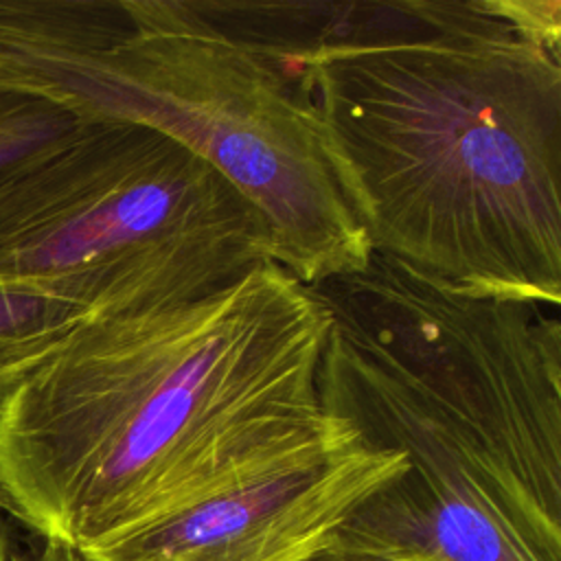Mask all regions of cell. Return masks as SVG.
I'll return each mask as SVG.
<instances>
[{
  "label": "cell",
  "mask_w": 561,
  "mask_h": 561,
  "mask_svg": "<svg viewBox=\"0 0 561 561\" xmlns=\"http://www.w3.org/2000/svg\"><path fill=\"white\" fill-rule=\"evenodd\" d=\"M24 526L0 511V561H83L75 550L50 543L37 537L31 543L24 537Z\"/></svg>",
  "instance_id": "cell-10"
},
{
  "label": "cell",
  "mask_w": 561,
  "mask_h": 561,
  "mask_svg": "<svg viewBox=\"0 0 561 561\" xmlns=\"http://www.w3.org/2000/svg\"><path fill=\"white\" fill-rule=\"evenodd\" d=\"M77 123L46 101L0 90V178L53 147Z\"/></svg>",
  "instance_id": "cell-8"
},
{
  "label": "cell",
  "mask_w": 561,
  "mask_h": 561,
  "mask_svg": "<svg viewBox=\"0 0 561 561\" xmlns=\"http://www.w3.org/2000/svg\"><path fill=\"white\" fill-rule=\"evenodd\" d=\"M0 90L182 142L250 202L272 259L309 287L373 254L307 94L199 0H0Z\"/></svg>",
  "instance_id": "cell-4"
},
{
  "label": "cell",
  "mask_w": 561,
  "mask_h": 561,
  "mask_svg": "<svg viewBox=\"0 0 561 561\" xmlns=\"http://www.w3.org/2000/svg\"><path fill=\"white\" fill-rule=\"evenodd\" d=\"M302 561H412V559L408 554L388 552L379 546L359 541L337 530V535L327 546L305 557Z\"/></svg>",
  "instance_id": "cell-11"
},
{
  "label": "cell",
  "mask_w": 561,
  "mask_h": 561,
  "mask_svg": "<svg viewBox=\"0 0 561 561\" xmlns=\"http://www.w3.org/2000/svg\"><path fill=\"white\" fill-rule=\"evenodd\" d=\"M329 313L276 261L171 309L90 316L0 381V476L22 526L83 552L335 434Z\"/></svg>",
  "instance_id": "cell-2"
},
{
  "label": "cell",
  "mask_w": 561,
  "mask_h": 561,
  "mask_svg": "<svg viewBox=\"0 0 561 561\" xmlns=\"http://www.w3.org/2000/svg\"><path fill=\"white\" fill-rule=\"evenodd\" d=\"M307 94L373 252L561 305V61L484 0H202Z\"/></svg>",
  "instance_id": "cell-1"
},
{
  "label": "cell",
  "mask_w": 561,
  "mask_h": 561,
  "mask_svg": "<svg viewBox=\"0 0 561 561\" xmlns=\"http://www.w3.org/2000/svg\"><path fill=\"white\" fill-rule=\"evenodd\" d=\"M346 421L329 438L250 467L188 504L77 552L83 561H302L405 469Z\"/></svg>",
  "instance_id": "cell-6"
},
{
  "label": "cell",
  "mask_w": 561,
  "mask_h": 561,
  "mask_svg": "<svg viewBox=\"0 0 561 561\" xmlns=\"http://www.w3.org/2000/svg\"><path fill=\"white\" fill-rule=\"evenodd\" d=\"M412 561H432V559H425V557H419V554H408Z\"/></svg>",
  "instance_id": "cell-13"
},
{
  "label": "cell",
  "mask_w": 561,
  "mask_h": 561,
  "mask_svg": "<svg viewBox=\"0 0 561 561\" xmlns=\"http://www.w3.org/2000/svg\"><path fill=\"white\" fill-rule=\"evenodd\" d=\"M0 511H2V513H7L9 517H13L18 524H22V519H20V511H18V506H15L13 497L9 495V491H7L4 482H2V476H0Z\"/></svg>",
  "instance_id": "cell-12"
},
{
  "label": "cell",
  "mask_w": 561,
  "mask_h": 561,
  "mask_svg": "<svg viewBox=\"0 0 561 561\" xmlns=\"http://www.w3.org/2000/svg\"><path fill=\"white\" fill-rule=\"evenodd\" d=\"M311 289L329 313L324 410L408 462L340 530L432 561H561L559 309L379 252Z\"/></svg>",
  "instance_id": "cell-3"
},
{
  "label": "cell",
  "mask_w": 561,
  "mask_h": 561,
  "mask_svg": "<svg viewBox=\"0 0 561 561\" xmlns=\"http://www.w3.org/2000/svg\"><path fill=\"white\" fill-rule=\"evenodd\" d=\"M92 313L79 305L0 287V381L31 364Z\"/></svg>",
  "instance_id": "cell-7"
},
{
  "label": "cell",
  "mask_w": 561,
  "mask_h": 561,
  "mask_svg": "<svg viewBox=\"0 0 561 561\" xmlns=\"http://www.w3.org/2000/svg\"><path fill=\"white\" fill-rule=\"evenodd\" d=\"M489 11L508 22L530 42L561 50V2L559 0H484Z\"/></svg>",
  "instance_id": "cell-9"
},
{
  "label": "cell",
  "mask_w": 561,
  "mask_h": 561,
  "mask_svg": "<svg viewBox=\"0 0 561 561\" xmlns=\"http://www.w3.org/2000/svg\"><path fill=\"white\" fill-rule=\"evenodd\" d=\"M265 261L250 202L138 123L79 121L0 178V287L125 316L202 300Z\"/></svg>",
  "instance_id": "cell-5"
}]
</instances>
